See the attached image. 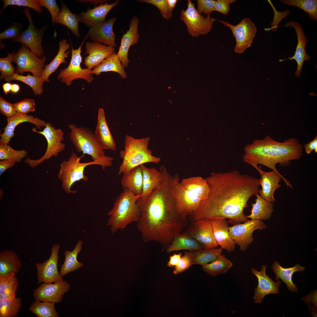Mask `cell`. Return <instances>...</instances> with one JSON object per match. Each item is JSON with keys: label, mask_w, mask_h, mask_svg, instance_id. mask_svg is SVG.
<instances>
[{"label": "cell", "mask_w": 317, "mask_h": 317, "mask_svg": "<svg viewBox=\"0 0 317 317\" xmlns=\"http://www.w3.org/2000/svg\"><path fill=\"white\" fill-rule=\"evenodd\" d=\"M11 84L9 82L2 84V87L3 92L5 94H7L11 91Z\"/></svg>", "instance_id": "obj_60"}, {"label": "cell", "mask_w": 317, "mask_h": 317, "mask_svg": "<svg viewBox=\"0 0 317 317\" xmlns=\"http://www.w3.org/2000/svg\"><path fill=\"white\" fill-rule=\"evenodd\" d=\"M7 124L3 128L4 132L0 134V144H9L11 138L14 136L16 127L19 124L25 122L31 123L41 130L45 127V122L42 119L32 115L17 112L13 116L6 118Z\"/></svg>", "instance_id": "obj_22"}, {"label": "cell", "mask_w": 317, "mask_h": 317, "mask_svg": "<svg viewBox=\"0 0 317 317\" xmlns=\"http://www.w3.org/2000/svg\"><path fill=\"white\" fill-rule=\"evenodd\" d=\"M23 27L19 23L13 22L12 25L0 33V41L6 39L18 38L21 35Z\"/></svg>", "instance_id": "obj_50"}, {"label": "cell", "mask_w": 317, "mask_h": 317, "mask_svg": "<svg viewBox=\"0 0 317 317\" xmlns=\"http://www.w3.org/2000/svg\"><path fill=\"white\" fill-rule=\"evenodd\" d=\"M205 179L209 191L189 221L218 218L229 219L234 225L249 220L244 213L247 202L259 194V180L238 170L213 172Z\"/></svg>", "instance_id": "obj_1"}, {"label": "cell", "mask_w": 317, "mask_h": 317, "mask_svg": "<svg viewBox=\"0 0 317 317\" xmlns=\"http://www.w3.org/2000/svg\"><path fill=\"white\" fill-rule=\"evenodd\" d=\"M267 228L266 224L261 220H248L229 226L230 235L240 247V249L245 251L253 241V232L257 229L262 230Z\"/></svg>", "instance_id": "obj_15"}, {"label": "cell", "mask_w": 317, "mask_h": 317, "mask_svg": "<svg viewBox=\"0 0 317 317\" xmlns=\"http://www.w3.org/2000/svg\"><path fill=\"white\" fill-rule=\"evenodd\" d=\"M18 279L12 272L0 275V299L12 300L16 298Z\"/></svg>", "instance_id": "obj_36"}, {"label": "cell", "mask_w": 317, "mask_h": 317, "mask_svg": "<svg viewBox=\"0 0 317 317\" xmlns=\"http://www.w3.org/2000/svg\"><path fill=\"white\" fill-rule=\"evenodd\" d=\"M272 268L276 275V281L281 279L287 286L288 290L292 292H297L298 289L293 281V275L295 272L303 271L305 268L299 264L293 267L285 268L282 267L276 261L273 264Z\"/></svg>", "instance_id": "obj_31"}, {"label": "cell", "mask_w": 317, "mask_h": 317, "mask_svg": "<svg viewBox=\"0 0 317 317\" xmlns=\"http://www.w3.org/2000/svg\"><path fill=\"white\" fill-rule=\"evenodd\" d=\"M82 157L78 156L72 152L67 160H64L60 165L58 177L61 182L63 190L66 193L75 194L76 190L71 189L72 186L76 182L80 180L86 181L87 177L84 174V170L87 166L92 165H98L96 161L81 163Z\"/></svg>", "instance_id": "obj_8"}, {"label": "cell", "mask_w": 317, "mask_h": 317, "mask_svg": "<svg viewBox=\"0 0 317 317\" xmlns=\"http://www.w3.org/2000/svg\"><path fill=\"white\" fill-rule=\"evenodd\" d=\"M24 12L28 19L29 26L26 29L22 32L19 37L12 39V41L19 42L25 45L38 57L42 58L43 55V49L42 45V37L47 26L45 25L41 28L38 29L33 24L29 9H25Z\"/></svg>", "instance_id": "obj_14"}, {"label": "cell", "mask_w": 317, "mask_h": 317, "mask_svg": "<svg viewBox=\"0 0 317 317\" xmlns=\"http://www.w3.org/2000/svg\"><path fill=\"white\" fill-rule=\"evenodd\" d=\"M306 152L308 154H310L314 150L317 153V136L307 144L303 145Z\"/></svg>", "instance_id": "obj_58"}, {"label": "cell", "mask_w": 317, "mask_h": 317, "mask_svg": "<svg viewBox=\"0 0 317 317\" xmlns=\"http://www.w3.org/2000/svg\"><path fill=\"white\" fill-rule=\"evenodd\" d=\"M15 51L9 53L6 57L0 58V81L12 75L15 72V68L12 64L13 60Z\"/></svg>", "instance_id": "obj_47"}, {"label": "cell", "mask_w": 317, "mask_h": 317, "mask_svg": "<svg viewBox=\"0 0 317 317\" xmlns=\"http://www.w3.org/2000/svg\"><path fill=\"white\" fill-rule=\"evenodd\" d=\"M70 285L67 281L54 282L43 283L33 290L35 300L59 303L64 295L70 290Z\"/></svg>", "instance_id": "obj_18"}, {"label": "cell", "mask_w": 317, "mask_h": 317, "mask_svg": "<svg viewBox=\"0 0 317 317\" xmlns=\"http://www.w3.org/2000/svg\"><path fill=\"white\" fill-rule=\"evenodd\" d=\"M217 21L231 30L236 41L234 48L235 52L242 53L251 46L257 29L255 25L250 18H245L236 25L227 21Z\"/></svg>", "instance_id": "obj_13"}, {"label": "cell", "mask_w": 317, "mask_h": 317, "mask_svg": "<svg viewBox=\"0 0 317 317\" xmlns=\"http://www.w3.org/2000/svg\"><path fill=\"white\" fill-rule=\"evenodd\" d=\"M282 26L286 27L291 26L294 28L297 36L298 43L295 54L293 56L287 58L279 60V61L281 62L289 59L291 60H295L296 62L297 66L296 71L294 75L296 77H300L304 61H308L311 59L310 56L307 54L305 49L308 40L305 35L304 30L300 23L294 21H290L287 22L286 24Z\"/></svg>", "instance_id": "obj_21"}, {"label": "cell", "mask_w": 317, "mask_h": 317, "mask_svg": "<svg viewBox=\"0 0 317 317\" xmlns=\"http://www.w3.org/2000/svg\"><path fill=\"white\" fill-rule=\"evenodd\" d=\"M4 80L7 82L16 80L23 82L31 88L35 95H41L43 91V85L45 82L42 77L29 74L27 75L23 76L15 72Z\"/></svg>", "instance_id": "obj_41"}, {"label": "cell", "mask_w": 317, "mask_h": 317, "mask_svg": "<svg viewBox=\"0 0 317 317\" xmlns=\"http://www.w3.org/2000/svg\"><path fill=\"white\" fill-rule=\"evenodd\" d=\"M85 48L88 55L85 58L84 63L90 70L100 64L115 50L114 47L95 42H87Z\"/></svg>", "instance_id": "obj_25"}, {"label": "cell", "mask_w": 317, "mask_h": 317, "mask_svg": "<svg viewBox=\"0 0 317 317\" xmlns=\"http://www.w3.org/2000/svg\"><path fill=\"white\" fill-rule=\"evenodd\" d=\"M141 195H136L126 189L118 195L113 208L107 214L110 216L107 225L110 226L112 233L138 221L141 210L137 202Z\"/></svg>", "instance_id": "obj_5"}, {"label": "cell", "mask_w": 317, "mask_h": 317, "mask_svg": "<svg viewBox=\"0 0 317 317\" xmlns=\"http://www.w3.org/2000/svg\"><path fill=\"white\" fill-rule=\"evenodd\" d=\"M150 139L149 137L136 139L128 135L126 136L124 149L120 153L122 162L119 167L118 175L126 173L145 163H157L160 161V158L153 156L148 148Z\"/></svg>", "instance_id": "obj_6"}, {"label": "cell", "mask_w": 317, "mask_h": 317, "mask_svg": "<svg viewBox=\"0 0 317 317\" xmlns=\"http://www.w3.org/2000/svg\"><path fill=\"white\" fill-rule=\"evenodd\" d=\"M256 196L255 202L252 204L251 213L247 217L251 220H260L269 219L274 211L273 203L264 199L259 194Z\"/></svg>", "instance_id": "obj_35"}, {"label": "cell", "mask_w": 317, "mask_h": 317, "mask_svg": "<svg viewBox=\"0 0 317 317\" xmlns=\"http://www.w3.org/2000/svg\"><path fill=\"white\" fill-rule=\"evenodd\" d=\"M113 71L119 73L122 78L127 77L124 67L114 52L104 59L100 64L91 70L92 75H99L102 72Z\"/></svg>", "instance_id": "obj_37"}, {"label": "cell", "mask_w": 317, "mask_h": 317, "mask_svg": "<svg viewBox=\"0 0 317 317\" xmlns=\"http://www.w3.org/2000/svg\"><path fill=\"white\" fill-rule=\"evenodd\" d=\"M184 231L204 249L218 247L214 236L211 220H201L191 222Z\"/></svg>", "instance_id": "obj_17"}, {"label": "cell", "mask_w": 317, "mask_h": 317, "mask_svg": "<svg viewBox=\"0 0 317 317\" xmlns=\"http://www.w3.org/2000/svg\"><path fill=\"white\" fill-rule=\"evenodd\" d=\"M139 20L136 16H134L131 20L129 28L122 38L121 44L117 55L124 68L127 67L129 62L128 53L130 47L136 44L139 41Z\"/></svg>", "instance_id": "obj_23"}, {"label": "cell", "mask_w": 317, "mask_h": 317, "mask_svg": "<svg viewBox=\"0 0 317 317\" xmlns=\"http://www.w3.org/2000/svg\"><path fill=\"white\" fill-rule=\"evenodd\" d=\"M192 265L190 257L185 252L178 264L174 267L175 269L173 273L175 274L182 273L188 269Z\"/></svg>", "instance_id": "obj_54"}, {"label": "cell", "mask_w": 317, "mask_h": 317, "mask_svg": "<svg viewBox=\"0 0 317 317\" xmlns=\"http://www.w3.org/2000/svg\"><path fill=\"white\" fill-rule=\"evenodd\" d=\"M22 267L21 261L15 251L6 249L0 252V275L11 272L16 274Z\"/></svg>", "instance_id": "obj_34"}, {"label": "cell", "mask_w": 317, "mask_h": 317, "mask_svg": "<svg viewBox=\"0 0 317 317\" xmlns=\"http://www.w3.org/2000/svg\"><path fill=\"white\" fill-rule=\"evenodd\" d=\"M168 4L170 9L172 11L177 2V0H167Z\"/></svg>", "instance_id": "obj_62"}, {"label": "cell", "mask_w": 317, "mask_h": 317, "mask_svg": "<svg viewBox=\"0 0 317 317\" xmlns=\"http://www.w3.org/2000/svg\"><path fill=\"white\" fill-rule=\"evenodd\" d=\"M33 132L42 135L46 140L47 146L44 154L37 159H32L27 157L24 162L32 168H35L45 161L58 155L64 151L65 144L63 142L64 139V132L60 129H56L49 122L45 123V127L42 131H38L36 128L32 129Z\"/></svg>", "instance_id": "obj_9"}, {"label": "cell", "mask_w": 317, "mask_h": 317, "mask_svg": "<svg viewBox=\"0 0 317 317\" xmlns=\"http://www.w3.org/2000/svg\"><path fill=\"white\" fill-rule=\"evenodd\" d=\"M203 247L184 231L174 237L167 246L168 253L181 250L194 251L204 249Z\"/></svg>", "instance_id": "obj_32"}, {"label": "cell", "mask_w": 317, "mask_h": 317, "mask_svg": "<svg viewBox=\"0 0 317 317\" xmlns=\"http://www.w3.org/2000/svg\"><path fill=\"white\" fill-rule=\"evenodd\" d=\"M119 2L117 1L111 4H101L92 9L88 8L86 12H82L79 15L80 21L90 27L96 24L104 22L107 14Z\"/></svg>", "instance_id": "obj_28"}, {"label": "cell", "mask_w": 317, "mask_h": 317, "mask_svg": "<svg viewBox=\"0 0 317 317\" xmlns=\"http://www.w3.org/2000/svg\"><path fill=\"white\" fill-rule=\"evenodd\" d=\"M94 134L103 150H116V144L107 124L104 110L102 108L98 110L97 121Z\"/></svg>", "instance_id": "obj_27"}, {"label": "cell", "mask_w": 317, "mask_h": 317, "mask_svg": "<svg viewBox=\"0 0 317 317\" xmlns=\"http://www.w3.org/2000/svg\"><path fill=\"white\" fill-rule=\"evenodd\" d=\"M0 112L6 118L14 116L17 113L13 104L0 97Z\"/></svg>", "instance_id": "obj_55"}, {"label": "cell", "mask_w": 317, "mask_h": 317, "mask_svg": "<svg viewBox=\"0 0 317 317\" xmlns=\"http://www.w3.org/2000/svg\"><path fill=\"white\" fill-rule=\"evenodd\" d=\"M121 183L124 189H126L136 195H142L143 175L141 165L136 166L128 172L123 174Z\"/></svg>", "instance_id": "obj_30"}, {"label": "cell", "mask_w": 317, "mask_h": 317, "mask_svg": "<svg viewBox=\"0 0 317 317\" xmlns=\"http://www.w3.org/2000/svg\"><path fill=\"white\" fill-rule=\"evenodd\" d=\"M79 21V15L72 13L65 4L62 2L60 13L55 18V23L66 26L77 37H78L80 36L78 28Z\"/></svg>", "instance_id": "obj_39"}, {"label": "cell", "mask_w": 317, "mask_h": 317, "mask_svg": "<svg viewBox=\"0 0 317 317\" xmlns=\"http://www.w3.org/2000/svg\"><path fill=\"white\" fill-rule=\"evenodd\" d=\"M180 18L186 25L188 33L193 37L207 35L211 31L214 22L217 20L210 16L205 17L199 14L190 0H188L186 9L182 10Z\"/></svg>", "instance_id": "obj_10"}, {"label": "cell", "mask_w": 317, "mask_h": 317, "mask_svg": "<svg viewBox=\"0 0 317 317\" xmlns=\"http://www.w3.org/2000/svg\"><path fill=\"white\" fill-rule=\"evenodd\" d=\"M55 303L35 300L31 304L29 310L37 317H58Z\"/></svg>", "instance_id": "obj_43"}, {"label": "cell", "mask_w": 317, "mask_h": 317, "mask_svg": "<svg viewBox=\"0 0 317 317\" xmlns=\"http://www.w3.org/2000/svg\"><path fill=\"white\" fill-rule=\"evenodd\" d=\"M182 253L174 254L170 256L167 265L170 267H175L178 264L182 257Z\"/></svg>", "instance_id": "obj_59"}, {"label": "cell", "mask_w": 317, "mask_h": 317, "mask_svg": "<svg viewBox=\"0 0 317 317\" xmlns=\"http://www.w3.org/2000/svg\"><path fill=\"white\" fill-rule=\"evenodd\" d=\"M16 162L9 160L4 159L1 160L0 161V175L8 169L13 167L15 165Z\"/></svg>", "instance_id": "obj_57"}, {"label": "cell", "mask_w": 317, "mask_h": 317, "mask_svg": "<svg viewBox=\"0 0 317 317\" xmlns=\"http://www.w3.org/2000/svg\"><path fill=\"white\" fill-rule=\"evenodd\" d=\"M222 249L214 248L186 251L190 257L193 264L202 266L209 263L221 254Z\"/></svg>", "instance_id": "obj_40"}, {"label": "cell", "mask_w": 317, "mask_h": 317, "mask_svg": "<svg viewBox=\"0 0 317 317\" xmlns=\"http://www.w3.org/2000/svg\"><path fill=\"white\" fill-rule=\"evenodd\" d=\"M82 240H79L72 250H66L64 252V261L61 265L59 272L62 277L83 266V264L78 262L77 259V255L82 249Z\"/></svg>", "instance_id": "obj_38"}, {"label": "cell", "mask_w": 317, "mask_h": 317, "mask_svg": "<svg viewBox=\"0 0 317 317\" xmlns=\"http://www.w3.org/2000/svg\"><path fill=\"white\" fill-rule=\"evenodd\" d=\"M215 0H198L196 9L200 14L202 13L207 16H210L211 13L215 11Z\"/></svg>", "instance_id": "obj_53"}, {"label": "cell", "mask_w": 317, "mask_h": 317, "mask_svg": "<svg viewBox=\"0 0 317 317\" xmlns=\"http://www.w3.org/2000/svg\"><path fill=\"white\" fill-rule=\"evenodd\" d=\"M138 2H144L152 4L159 9L162 16L168 20L172 16V11L168 6L167 0H140Z\"/></svg>", "instance_id": "obj_49"}, {"label": "cell", "mask_w": 317, "mask_h": 317, "mask_svg": "<svg viewBox=\"0 0 317 317\" xmlns=\"http://www.w3.org/2000/svg\"><path fill=\"white\" fill-rule=\"evenodd\" d=\"M39 5L46 7L50 12L52 21L54 25L55 20L58 15L60 10L55 0H38Z\"/></svg>", "instance_id": "obj_52"}, {"label": "cell", "mask_w": 317, "mask_h": 317, "mask_svg": "<svg viewBox=\"0 0 317 317\" xmlns=\"http://www.w3.org/2000/svg\"><path fill=\"white\" fill-rule=\"evenodd\" d=\"M79 2H88L90 3L94 4L95 5H97V4L101 3L102 4L106 1L105 0H81L79 1Z\"/></svg>", "instance_id": "obj_63"}, {"label": "cell", "mask_w": 317, "mask_h": 317, "mask_svg": "<svg viewBox=\"0 0 317 317\" xmlns=\"http://www.w3.org/2000/svg\"><path fill=\"white\" fill-rule=\"evenodd\" d=\"M13 104L17 113L27 114L29 112L35 110L36 104L32 99L25 98Z\"/></svg>", "instance_id": "obj_51"}, {"label": "cell", "mask_w": 317, "mask_h": 317, "mask_svg": "<svg viewBox=\"0 0 317 317\" xmlns=\"http://www.w3.org/2000/svg\"><path fill=\"white\" fill-rule=\"evenodd\" d=\"M233 264L224 255L221 254L213 261L202 266V269L209 275L214 276L226 273Z\"/></svg>", "instance_id": "obj_42"}, {"label": "cell", "mask_w": 317, "mask_h": 317, "mask_svg": "<svg viewBox=\"0 0 317 317\" xmlns=\"http://www.w3.org/2000/svg\"><path fill=\"white\" fill-rule=\"evenodd\" d=\"M141 166L142 172L143 187L142 195L139 198L144 200L159 186L162 179V175L160 171L155 168H147L144 164Z\"/></svg>", "instance_id": "obj_29"}, {"label": "cell", "mask_w": 317, "mask_h": 317, "mask_svg": "<svg viewBox=\"0 0 317 317\" xmlns=\"http://www.w3.org/2000/svg\"><path fill=\"white\" fill-rule=\"evenodd\" d=\"M116 20V18H112L107 22L95 25L90 28L87 35L94 42L115 47V36L113 28Z\"/></svg>", "instance_id": "obj_24"}, {"label": "cell", "mask_w": 317, "mask_h": 317, "mask_svg": "<svg viewBox=\"0 0 317 317\" xmlns=\"http://www.w3.org/2000/svg\"><path fill=\"white\" fill-rule=\"evenodd\" d=\"M46 60L44 55L42 58H39L29 50L27 46L22 44L14 57L13 63L16 65L15 72L22 75L25 72H30L33 75L42 77Z\"/></svg>", "instance_id": "obj_11"}, {"label": "cell", "mask_w": 317, "mask_h": 317, "mask_svg": "<svg viewBox=\"0 0 317 317\" xmlns=\"http://www.w3.org/2000/svg\"><path fill=\"white\" fill-rule=\"evenodd\" d=\"M20 89L19 85L18 84L14 83L11 84V91L13 93H18Z\"/></svg>", "instance_id": "obj_61"}, {"label": "cell", "mask_w": 317, "mask_h": 317, "mask_svg": "<svg viewBox=\"0 0 317 317\" xmlns=\"http://www.w3.org/2000/svg\"><path fill=\"white\" fill-rule=\"evenodd\" d=\"M280 2L289 6L300 8L306 13L311 19L317 21V0H282Z\"/></svg>", "instance_id": "obj_44"}, {"label": "cell", "mask_w": 317, "mask_h": 317, "mask_svg": "<svg viewBox=\"0 0 317 317\" xmlns=\"http://www.w3.org/2000/svg\"><path fill=\"white\" fill-rule=\"evenodd\" d=\"M28 155L25 150H16L8 144H0V160L7 159L20 162Z\"/></svg>", "instance_id": "obj_46"}, {"label": "cell", "mask_w": 317, "mask_h": 317, "mask_svg": "<svg viewBox=\"0 0 317 317\" xmlns=\"http://www.w3.org/2000/svg\"><path fill=\"white\" fill-rule=\"evenodd\" d=\"M235 0H217L215 4V11L219 12L223 15H228L230 10V4Z\"/></svg>", "instance_id": "obj_56"}, {"label": "cell", "mask_w": 317, "mask_h": 317, "mask_svg": "<svg viewBox=\"0 0 317 317\" xmlns=\"http://www.w3.org/2000/svg\"><path fill=\"white\" fill-rule=\"evenodd\" d=\"M303 147L294 138L280 142L267 135L262 139H256L244 148L243 160L257 171L261 164L279 173L276 168L279 163L281 166L290 165L292 161L300 159L303 155Z\"/></svg>", "instance_id": "obj_3"}, {"label": "cell", "mask_w": 317, "mask_h": 317, "mask_svg": "<svg viewBox=\"0 0 317 317\" xmlns=\"http://www.w3.org/2000/svg\"><path fill=\"white\" fill-rule=\"evenodd\" d=\"M59 44V49L57 54L49 63L45 65L42 76L44 82H50V75L56 71L61 64L66 63L65 59L70 53L66 51L69 49L70 44L65 39L60 41Z\"/></svg>", "instance_id": "obj_33"}, {"label": "cell", "mask_w": 317, "mask_h": 317, "mask_svg": "<svg viewBox=\"0 0 317 317\" xmlns=\"http://www.w3.org/2000/svg\"><path fill=\"white\" fill-rule=\"evenodd\" d=\"M209 191L205 178L199 176L184 178L177 183L174 189L175 198L188 220L207 196Z\"/></svg>", "instance_id": "obj_4"}, {"label": "cell", "mask_w": 317, "mask_h": 317, "mask_svg": "<svg viewBox=\"0 0 317 317\" xmlns=\"http://www.w3.org/2000/svg\"><path fill=\"white\" fill-rule=\"evenodd\" d=\"M68 127L70 129V139L77 151L91 156L92 161L97 162L103 170L112 166L113 158L105 155L90 129L78 127L73 123L70 124Z\"/></svg>", "instance_id": "obj_7"}, {"label": "cell", "mask_w": 317, "mask_h": 317, "mask_svg": "<svg viewBox=\"0 0 317 317\" xmlns=\"http://www.w3.org/2000/svg\"><path fill=\"white\" fill-rule=\"evenodd\" d=\"M267 266L262 265L260 271L254 268L251 269V272L257 278L258 284L255 288L254 299L255 303H261L265 296L269 294H278L281 281L278 279L276 282L266 274L265 272Z\"/></svg>", "instance_id": "obj_20"}, {"label": "cell", "mask_w": 317, "mask_h": 317, "mask_svg": "<svg viewBox=\"0 0 317 317\" xmlns=\"http://www.w3.org/2000/svg\"><path fill=\"white\" fill-rule=\"evenodd\" d=\"M2 1L4 3V6L0 11V13L6 7L10 5L26 7L32 9L39 13H41L42 12L38 0H3Z\"/></svg>", "instance_id": "obj_48"}, {"label": "cell", "mask_w": 317, "mask_h": 317, "mask_svg": "<svg viewBox=\"0 0 317 317\" xmlns=\"http://www.w3.org/2000/svg\"><path fill=\"white\" fill-rule=\"evenodd\" d=\"M60 248L58 244L53 245L49 258L42 263H36L38 284L42 283H53L63 281L58 272V252Z\"/></svg>", "instance_id": "obj_16"}, {"label": "cell", "mask_w": 317, "mask_h": 317, "mask_svg": "<svg viewBox=\"0 0 317 317\" xmlns=\"http://www.w3.org/2000/svg\"><path fill=\"white\" fill-rule=\"evenodd\" d=\"M258 171L261 175V178L259 180L260 185L262 186V189L259 190V194L262 198L272 203H274L276 199L274 197L275 191L281 186L279 184L281 179L291 189L293 188L292 184L286 178L284 177L280 173L272 171L270 172H265L261 169Z\"/></svg>", "instance_id": "obj_19"}, {"label": "cell", "mask_w": 317, "mask_h": 317, "mask_svg": "<svg viewBox=\"0 0 317 317\" xmlns=\"http://www.w3.org/2000/svg\"><path fill=\"white\" fill-rule=\"evenodd\" d=\"M21 299L12 300L0 299V317H17L21 306Z\"/></svg>", "instance_id": "obj_45"}, {"label": "cell", "mask_w": 317, "mask_h": 317, "mask_svg": "<svg viewBox=\"0 0 317 317\" xmlns=\"http://www.w3.org/2000/svg\"><path fill=\"white\" fill-rule=\"evenodd\" d=\"M175 187L173 182L163 180L148 198L138 199L141 213L137 227L144 242L154 241L167 246L189 226L176 201Z\"/></svg>", "instance_id": "obj_2"}, {"label": "cell", "mask_w": 317, "mask_h": 317, "mask_svg": "<svg viewBox=\"0 0 317 317\" xmlns=\"http://www.w3.org/2000/svg\"><path fill=\"white\" fill-rule=\"evenodd\" d=\"M88 37L86 34L84 40L79 48L74 50L71 45V58L70 61L66 68L62 69L60 72L58 78L60 80L66 85H70L73 81L76 79H82L88 82H91L93 80L91 73V70L82 68L80 65L82 58L81 55V49L85 40Z\"/></svg>", "instance_id": "obj_12"}, {"label": "cell", "mask_w": 317, "mask_h": 317, "mask_svg": "<svg viewBox=\"0 0 317 317\" xmlns=\"http://www.w3.org/2000/svg\"><path fill=\"white\" fill-rule=\"evenodd\" d=\"M211 220L214 236L217 245L229 252L233 251L236 244L230 235L229 223L226 219L218 218Z\"/></svg>", "instance_id": "obj_26"}]
</instances>
